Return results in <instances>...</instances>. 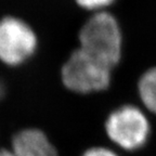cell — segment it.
<instances>
[{"instance_id":"5b68a950","label":"cell","mask_w":156,"mask_h":156,"mask_svg":"<svg viewBox=\"0 0 156 156\" xmlns=\"http://www.w3.org/2000/svg\"><path fill=\"white\" fill-rule=\"evenodd\" d=\"M10 149L16 156H58L48 134L36 127H26L15 132Z\"/></svg>"},{"instance_id":"3957f363","label":"cell","mask_w":156,"mask_h":156,"mask_svg":"<svg viewBox=\"0 0 156 156\" xmlns=\"http://www.w3.org/2000/svg\"><path fill=\"white\" fill-rule=\"evenodd\" d=\"M60 77L62 85L69 92L88 95L110 88L113 68L77 47L62 64Z\"/></svg>"},{"instance_id":"8992f818","label":"cell","mask_w":156,"mask_h":156,"mask_svg":"<svg viewBox=\"0 0 156 156\" xmlns=\"http://www.w3.org/2000/svg\"><path fill=\"white\" fill-rule=\"evenodd\" d=\"M136 94L149 115L156 116V65L146 68L136 83Z\"/></svg>"},{"instance_id":"52a82bcc","label":"cell","mask_w":156,"mask_h":156,"mask_svg":"<svg viewBox=\"0 0 156 156\" xmlns=\"http://www.w3.org/2000/svg\"><path fill=\"white\" fill-rule=\"evenodd\" d=\"M116 1L117 0H74L78 8L85 10L90 14L102 11H110V8Z\"/></svg>"},{"instance_id":"30bf717a","label":"cell","mask_w":156,"mask_h":156,"mask_svg":"<svg viewBox=\"0 0 156 156\" xmlns=\"http://www.w3.org/2000/svg\"><path fill=\"white\" fill-rule=\"evenodd\" d=\"M0 156H16L11 149H1L0 150Z\"/></svg>"},{"instance_id":"277c9868","label":"cell","mask_w":156,"mask_h":156,"mask_svg":"<svg viewBox=\"0 0 156 156\" xmlns=\"http://www.w3.org/2000/svg\"><path fill=\"white\" fill-rule=\"evenodd\" d=\"M39 38L34 27L16 15L0 19V63L20 67L30 61L38 51Z\"/></svg>"},{"instance_id":"6da1fadb","label":"cell","mask_w":156,"mask_h":156,"mask_svg":"<svg viewBox=\"0 0 156 156\" xmlns=\"http://www.w3.org/2000/svg\"><path fill=\"white\" fill-rule=\"evenodd\" d=\"M78 48L114 69L124 53V34L111 11L91 13L78 30Z\"/></svg>"},{"instance_id":"7a4b0ae2","label":"cell","mask_w":156,"mask_h":156,"mask_svg":"<svg viewBox=\"0 0 156 156\" xmlns=\"http://www.w3.org/2000/svg\"><path fill=\"white\" fill-rule=\"evenodd\" d=\"M104 132L118 151L136 152L147 144L152 134L150 115L143 107L125 103L113 108L104 120Z\"/></svg>"},{"instance_id":"ba28073f","label":"cell","mask_w":156,"mask_h":156,"mask_svg":"<svg viewBox=\"0 0 156 156\" xmlns=\"http://www.w3.org/2000/svg\"><path fill=\"white\" fill-rule=\"evenodd\" d=\"M80 156H122L119 151L112 145H92L81 153Z\"/></svg>"},{"instance_id":"9c48e42d","label":"cell","mask_w":156,"mask_h":156,"mask_svg":"<svg viewBox=\"0 0 156 156\" xmlns=\"http://www.w3.org/2000/svg\"><path fill=\"white\" fill-rule=\"evenodd\" d=\"M5 93H7V87H5V83L2 80V78L0 77V101L5 97Z\"/></svg>"}]
</instances>
